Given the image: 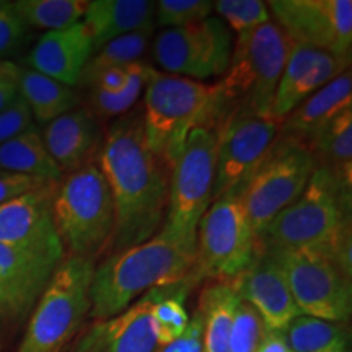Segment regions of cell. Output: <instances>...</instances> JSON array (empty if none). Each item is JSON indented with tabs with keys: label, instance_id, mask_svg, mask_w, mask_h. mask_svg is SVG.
Instances as JSON below:
<instances>
[{
	"label": "cell",
	"instance_id": "obj_13",
	"mask_svg": "<svg viewBox=\"0 0 352 352\" xmlns=\"http://www.w3.org/2000/svg\"><path fill=\"white\" fill-rule=\"evenodd\" d=\"M267 8L292 43L351 59V0H272Z\"/></svg>",
	"mask_w": 352,
	"mask_h": 352
},
{
	"label": "cell",
	"instance_id": "obj_43",
	"mask_svg": "<svg viewBox=\"0 0 352 352\" xmlns=\"http://www.w3.org/2000/svg\"><path fill=\"white\" fill-rule=\"evenodd\" d=\"M12 6H13V2H6V0H0V13L10 10Z\"/></svg>",
	"mask_w": 352,
	"mask_h": 352
},
{
	"label": "cell",
	"instance_id": "obj_35",
	"mask_svg": "<svg viewBox=\"0 0 352 352\" xmlns=\"http://www.w3.org/2000/svg\"><path fill=\"white\" fill-rule=\"evenodd\" d=\"M155 6V23L164 28H179L202 21L214 10L210 0H160Z\"/></svg>",
	"mask_w": 352,
	"mask_h": 352
},
{
	"label": "cell",
	"instance_id": "obj_36",
	"mask_svg": "<svg viewBox=\"0 0 352 352\" xmlns=\"http://www.w3.org/2000/svg\"><path fill=\"white\" fill-rule=\"evenodd\" d=\"M28 25L16 15L13 10L0 13V60H7L6 57L15 54L28 39Z\"/></svg>",
	"mask_w": 352,
	"mask_h": 352
},
{
	"label": "cell",
	"instance_id": "obj_19",
	"mask_svg": "<svg viewBox=\"0 0 352 352\" xmlns=\"http://www.w3.org/2000/svg\"><path fill=\"white\" fill-rule=\"evenodd\" d=\"M47 152L63 175L98 164L104 132L100 120L87 107H77L54 121L43 132Z\"/></svg>",
	"mask_w": 352,
	"mask_h": 352
},
{
	"label": "cell",
	"instance_id": "obj_29",
	"mask_svg": "<svg viewBox=\"0 0 352 352\" xmlns=\"http://www.w3.org/2000/svg\"><path fill=\"white\" fill-rule=\"evenodd\" d=\"M189 280L155 289V298L151 307V323L158 347L168 346L186 331L189 314L184 307Z\"/></svg>",
	"mask_w": 352,
	"mask_h": 352
},
{
	"label": "cell",
	"instance_id": "obj_41",
	"mask_svg": "<svg viewBox=\"0 0 352 352\" xmlns=\"http://www.w3.org/2000/svg\"><path fill=\"white\" fill-rule=\"evenodd\" d=\"M70 352H96L94 336H91V333L88 331V329L82 334L80 340H78L76 342V346H74V351Z\"/></svg>",
	"mask_w": 352,
	"mask_h": 352
},
{
	"label": "cell",
	"instance_id": "obj_34",
	"mask_svg": "<svg viewBox=\"0 0 352 352\" xmlns=\"http://www.w3.org/2000/svg\"><path fill=\"white\" fill-rule=\"evenodd\" d=\"M214 10L236 34L271 21L267 3L261 0H217L214 2Z\"/></svg>",
	"mask_w": 352,
	"mask_h": 352
},
{
	"label": "cell",
	"instance_id": "obj_27",
	"mask_svg": "<svg viewBox=\"0 0 352 352\" xmlns=\"http://www.w3.org/2000/svg\"><path fill=\"white\" fill-rule=\"evenodd\" d=\"M239 302L232 284L214 283L204 289L197 308L202 318V352H230L228 342Z\"/></svg>",
	"mask_w": 352,
	"mask_h": 352
},
{
	"label": "cell",
	"instance_id": "obj_24",
	"mask_svg": "<svg viewBox=\"0 0 352 352\" xmlns=\"http://www.w3.org/2000/svg\"><path fill=\"white\" fill-rule=\"evenodd\" d=\"M316 166L328 170L342 188L352 184V108L321 129L307 142Z\"/></svg>",
	"mask_w": 352,
	"mask_h": 352
},
{
	"label": "cell",
	"instance_id": "obj_33",
	"mask_svg": "<svg viewBox=\"0 0 352 352\" xmlns=\"http://www.w3.org/2000/svg\"><path fill=\"white\" fill-rule=\"evenodd\" d=\"M266 323L254 307L248 302L240 300L236 303L233 324L230 331V352H256L266 334Z\"/></svg>",
	"mask_w": 352,
	"mask_h": 352
},
{
	"label": "cell",
	"instance_id": "obj_8",
	"mask_svg": "<svg viewBox=\"0 0 352 352\" xmlns=\"http://www.w3.org/2000/svg\"><path fill=\"white\" fill-rule=\"evenodd\" d=\"M254 252L256 235L240 188L233 189L210 202L202 215L196 232V263L188 280L232 283L252 264Z\"/></svg>",
	"mask_w": 352,
	"mask_h": 352
},
{
	"label": "cell",
	"instance_id": "obj_2",
	"mask_svg": "<svg viewBox=\"0 0 352 352\" xmlns=\"http://www.w3.org/2000/svg\"><path fill=\"white\" fill-rule=\"evenodd\" d=\"M195 263L196 243L162 227L144 243L108 254L96 264L88 316L94 321L109 320L153 289L184 283Z\"/></svg>",
	"mask_w": 352,
	"mask_h": 352
},
{
	"label": "cell",
	"instance_id": "obj_31",
	"mask_svg": "<svg viewBox=\"0 0 352 352\" xmlns=\"http://www.w3.org/2000/svg\"><path fill=\"white\" fill-rule=\"evenodd\" d=\"M152 72L153 69L142 63L132 64L129 80H127L124 90L120 94H108L98 88H88L87 108L98 120H113V118H120L122 114L129 113L132 107L138 103L140 94L145 90Z\"/></svg>",
	"mask_w": 352,
	"mask_h": 352
},
{
	"label": "cell",
	"instance_id": "obj_25",
	"mask_svg": "<svg viewBox=\"0 0 352 352\" xmlns=\"http://www.w3.org/2000/svg\"><path fill=\"white\" fill-rule=\"evenodd\" d=\"M0 171L32 176L51 183H59L64 176L47 152L43 135L34 126L0 145Z\"/></svg>",
	"mask_w": 352,
	"mask_h": 352
},
{
	"label": "cell",
	"instance_id": "obj_14",
	"mask_svg": "<svg viewBox=\"0 0 352 352\" xmlns=\"http://www.w3.org/2000/svg\"><path fill=\"white\" fill-rule=\"evenodd\" d=\"M279 127L256 116H235L220 127L212 201L248 182L274 144Z\"/></svg>",
	"mask_w": 352,
	"mask_h": 352
},
{
	"label": "cell",
	"instance_id": "obj_26",
	"mask_svg": "<svg viewBox=\"0 0 352 352\" xmlns=\"http://www.w3.org/2000/svg\"><path fill=\"white\" fill-rule=\"evenodd\" d=\"M20 96L26 101L33 118L43 124L80 107V94L76 88L32 69H20Z\"/></svg>",
	"mask_w": 352,
	"mask_h": 352
},
{
	"label": "cell",
	"instance_id": "obj_11",
	"mask_svg": "<svg viewBox=\"0 0 352 352\" xmlns=\"http://www.w3.org/2000/svg\"><path fill=\"white\" fill-rule=\"evenodd\" d=\"M267 252L279 263L294 302L302 315L334 323L349 320L352 310L351 279H347L324 254L311 250Z\"/></svg>",
	"mask_w": 352,
	"mask_h": 352
},
{
	"label": "cell",
	"instance_id": "obj_12",
	"mask_svg": "<svg viewBox=\"0 0 352 352\" xmlns=\"http://www.w3.org/2000/svg\"><path fill=\"white\" fill-rule=\"evenodd\" d=\"M233 38L220 19L166 28L153 41V59L170 76L208 80L226 74L230 64Z\"/></svg>",
	"mask_w": 352,
	"mask_h": 352
},
{
	"label": "cell",
	"instance_id": "obj_15",
	"mask_svg": "<svg viewBox=\"0 0 352 352\" xmlns=\"http://www.w3.org/2000/svg\"><path fill=\"white\" fill-rule=\"evenodd\" d=\"M57 184L46 183L0 206V245L13 246L56 263L64 261V246L52 219Z\"/></svg>",
	"mask_w": 352,
	"mask_h": 352
},
{
	"label": "cell",
	"instance_id": "obj_9",
	"mask_svg": "<svg viewBox=\"0 0 352 352\" xmlns=\"http://www.w3.org/2000/svg\"><path fill=\"white\" fill-rule=\"evenodd\" d=\"M315 168L316 162L305 144L277 134L267 155L240 188L256 239L277 214L298 199Z\"/></svg>",
	"mask_w": 352,
	"mask_h": 352
},
{
	"label": "cell",
	"instance_id": "obj_20",
	"mask_svg": "<svg viewBox=\"0 0 352 352\" xmlns=\"http://www.w3.org/2000/svg\"><path fill=\"white\" fill-rule=\"evenodd\" d=\"M94 52L90 33L78 21L39 36L26 60L32 70L76 88Z\"/></svg>",
	"mask_w": 352,
	"mask_h": 352
},
{
	"label": "cell",
	"instance_id": "obj_5",
	"mask_svg": "<svg viewBox=\"0 0 352 352\" xmlns=\"http://www.w3.org/2000/svg\"><path fill=\"white\" fill-rule=\"evenodd\" d=\"M292 46V39L272 20L236 34L230 64L222 80L215 83L222 101L220 127L235 116L270 120L272 98Z\"/></svg>",
	"mask_w": 352,
	"mask_h": 352
},
{
	"label": "cell",
	"instance_id": "obj_30",
	"mask_svg": "<svg viewBox=\"0 0 352 352\" xmlns=\"http://www.w3.org/2000/svg\"><path fill=\"white\" fill-rule=\"evenodd\" d=\"M87 6L88 2L83 0H16L13 10L28 28L46 30L47 33L78 23Z\"/></svg>",
	"mask_w": 352,
	"mask_h": 352
},
{
	"label": "cell",
	"instance_id": "obj_22",
	"mask_svg": "<svg viewBox=\"0 0 352 352\" xmlns=\"http://www.w3.org/2000/svg\"><path fill=\"white\" fill-rule=\"evenodd\" d=\"M352 108V76L347 69L318 91L308 96L280 122L279 134L297 139L307 145L308 140L329 124L334 118Z\"/></svg>",
	"mask_w": 352,
	"mask_h": 352
},
{
	"label": "cell",
	"instance_id": "obj_32",
	"mask_svg": "<svg viewBox=\"0 0 352 352\" xmlns=\"http://www.w3.org/2000/svg\"><path fill=\"white\" fill-rule=\"evenodd\" d=\"M153 30H142L120 36L108 44H104L91 56L83 74L96 72L109 67H126V65L140 63L151 44Z\"/></svg>",
	"mask_w": 352,
	"mask_h": 352
},
{
	"label": "cell",
	"instance_id": "obj_37",
	"mask_svg": "<svg viewBox=\"0 0 352 352\" xmlns=\"http://www.w3.org/2000/svg\"><path fill=\"white\" fill-rule=\"evenodd\" d=\"M33 114L26 101L19 96L10 107L0 111V145L23 134L33 124Z\"/></svg>",
	"mask_w": 352,
	"mask_h": 352
},
{
	"label": "cell",
	"instance_id": "obj_42",
	"mask_svg": "<svg viewBox=\"0 0 352 352\" xmlns=\"http://www.w3.org/2000/svg\"><path fill=\"white\" fill-rule=\"evenodd\" d=\"M3 328H7V321H6V315H3L2 302H0V333L3 331Z\"/></svg>",
	"mask_w": 352,
	"mask_h": 352
},
{
	"label": "cell",
	"instance_id": "obj_16",
	"mask_svg": "<svg viewBox=\"0 0 352 352\" xmlns=\"http://www.w3.org/2000/svg\"><path fill=\"white\" fill-rule=\"evenodd\" d=\"M351 59L294 43L277 83L270 120L280 124L302 101L349 69Z\"/></svg>",
	"mask_w": 352,
	"mask_h": 352
},
{
	"label": "cell",
	"instance_id": "obj_7",
	"mask_svg": "<svg viewBox=\"0 0 352 352\" xmlns=\"http://www.w3.org/2000/svg\"><path fill=\"white\" fill-rule=\"evenodd\" d=\"M95 266L85 258H64L30 314L15 352H64L90 314Z\"/></svg>",
	"mask_w": 352,
	"mask_h": 352
},
{
	"label": "cell",
	"instance_id": "obj_17",
	"mask_svg": "<svg viewBox=\"0 0 352 352\" xmlns=\"http://www.w3.org/2000/svg\"><path fill=\"white\" fill-rule=\"evenodd\" d=\"M240 300L248 302L258 310L266 327L274 331L284 333L297 316H300L289 284L276 258L258 245L252 264L241 274L233 279Z\"/></svg>",
	"mask_w": 352,
	"mask_h": 352
},
{
	"label": "cell",
	"instance_id": "obj_23",
	"mask_svg": "<svg viewBox=\"0 0 352 352\" xmlns=\"http://www.w3.org/2000/svg\"><path fill=\"white\" fill-rule=\"evenodd\" d=\"M82 21L96 52L124 34L153 30L155 3L148 0H94L88 2Z\"/></svg>",
	"mask_w": 352,
	"mask_h": 352
},
{
	"label": "cell",
	"instance_id": "obj_6",
	"mask_svg": "<svg viewBox=\"0 0 352 352\" xmlns=\"http://www.w3.org/2000/svg\"><path fill=\"white\" fill-rule=\"evenodd\" d=\"M52 219L65 256L96 263L111 252L114 208L108 183L96 164L65 175L57 184Z\"/></svg>",
	"mask_w": 352,
	"mask_h": 352
},
{
	"label": "cell",
	"instance_id": "obj_3",
	"mask_svg": "<svg viewBox=\"0 0 352 352\" xmlns=\"http://www.w3.org/2000/svg\"><path fill=\"white\" fill-rule=\"evenodd\" d=\"M351 191L316 166L296 202L279 212L258 236L266 250H311L352 276Z\"/></svg>",
	"mask_w": 352,
	"mask_h": 352
},
{
	"label": "cell",
	"instance_id": "obj_18",
	"mask_svg": "<svg viewBox=\"0 0 352 352\" xmlns=\"http://www.w3.org/2000/svg\"><path fill=\"white\" fill-rule=\"evenodd\" d=\"M60 263L0 245V302L8 324L28 318Z\"/></svg>",
	"mask_w": 352,
	"mask_h": 352
},
{
	"label": "cell",
	"instance_id": "obj_4",
	"mask_svg": "<svg viewBox=\"0 0 352 352\" xmlns=\"http://www.w3.org/2000/svg\"><path fill=\"white\" fill-rule=\"evenodd\" d=\"M142 122L147 145L171 170L189 132L222 122L217 85L153 70L144 90Z\"/></svg>",
	"mask_w": 352,
	"mask_h": 352
},
{
	"label": "cell",
	"instance_id": "obj_39",
	"mask_svg": "<svg viewBox=\"0 0 352 352\" xmlns=\"http://www.w3.org/2000/svg\"><path fill=\"white\" fill-rule=\"evenodd\" d=\"M20 69L12 60H0V111L20 96Z\"/></svg>",
	"mask_w": 352,
	"mask_h": 352
},
{
	"label": "cell",
	"instance_id": "obj_21",
	"mask_svg": "<svg viewBox=\"0 0 352 352\" xmlns=\"http://www.w3.org/2000/svg\"><path fill=\"white\" fill-rule=\"evenodd\" d=\"M155 289L134 302L120 315L94 321L91 333L96 352H157L158 344L151 323Z\"/></svg>",
	"mask_w": 352,
	"mask_h": 352
},
{
	"label": "cell",
	"instance_id": "obj_38",
	"mask_svg": "<svg viewBox=\"0 0 352 352\" xmlns=\"http://www.w3.org/2000/svg\"><path fill=\"white\" fill-rule=\"evenodd\" d=\"M51 182H43V179L32 178L19 173H8V171H0V206L7 204L16 197L33 191L43 184Z\"/></svg>",
	"mask_w": 352,
	"mask_h": 352
},
{
	"label": "cell",
	"instance_id": "obj_1",
	"mask_svg": "<svg viewBox=\"0 0 352 352\" xmlns=\"http://www.w3.org/2000/svg\"><path fill=\"white\" fill-rule=\"evenodd\" d=\"M98 166L114 208L109 254L152 239L165 222L170 170L147 145L140 109L116 118L104 131Z\"/></svg>",
	"mask_w": 352,
	"mask_h": 352
},
{
	"label": "cell",
	"instance_id": "obj_28",
	"mask_svg": "<svg viewBox=\"0 0 352 352\" xmlns=\"http://www.w3.org/2000/svg\"><path fill=\"white\" fill-rule=\"evenodd\" d=\"M294 352H349L344 324L300 315L284 331Z\"/></svg>",
	"mask_w": 352,
	"mask_h": 352
},
{
	"label": "cell",
	"instance_id": "obj_10",
	"mask_svg": "<svg viewBox=\"0 0 352 352\" xmlns=\"http://www.w3.org/2000/svg\"><path fill=\"white\" fill-rule=\"evenodd\" d=\"M215 158L217 132L196 127L171 165L164 227L189 243H196L197 226L212 202Z\"/></svg>",
	"mask_w": 352,
	"mask_h": 352
},
{
	"label": "cell",
	"instance_id": "obj_40",
	"mask_svg": "<svg viewBox=\"0 0 352 352\" xmlns=\"http://www.w3.org/2000/svg\"><path fill=\"white\" fill-rule=\"evenodd\" d=\"M256 352H294L290 349L285 334L280 331H274V329H266L261 344H259Z\"/></svg>",
	"mask_w": 352,
	"mask_h": 352
}]
</instances>
